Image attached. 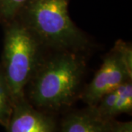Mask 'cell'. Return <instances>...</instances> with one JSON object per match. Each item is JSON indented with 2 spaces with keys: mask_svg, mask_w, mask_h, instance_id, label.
Returning <instances> with one entry per match:
<instances>
[{
  "mask_svg": "<svg viewBox=\"0 0 132 132\" xmlns=\"http://www.w3.org/2000/svg\"><path fill=\"white\" fill-rule=\"evenodd\" d=\"M84 53L54 52L43 57L26 87L25 98L45 112L65 110L80 97L86 70Z\"/></svg>",
  "mask_w": 132,
  "mask_h": 132,
  "instance_id": "6da1fadb",
  "label": "cell"
},
{
  "mask_svg": "<svg viewBox=\"0 0 132 132\" xmlns=\"http://www.w3.org/2000/svg\"><path fill=\"white\" fill-rule=\"evenodd\" d=\"M68 7V0H29L15 19L44 48L84 53L90 48V40L73 22Z\"/></svg>",
  "mask_w": 132,
  "mask_h": 132,
  "instance_id": "7a4b0ae2",
  "label": "cell"
},
{
  "mask_svg": "<svg viewBox=\"0 0 132 132\" xmlns=\"http://www.w3.org/2000/svg\"><path fill=\"white\" fill-rule=\"evenodd\" d=\"M43 49L18 19L5 24L1 67L14 104L25 98L26 87L44 57Z\"/></svg>",
  "mask_w": 132,
  "mask_h": 132,
  "instance_id": "3957f363",
  "label": "cell"
},
{
  "mask_svg": "<svg viewBox=\"0 0 132 132\" xmlns=\"http://www.w3.org/2000/svg\"><path fill=\"white\" fill-rule=\"evenodd\" d=\"M132 68L116 46L104 57L103 63L90 83L81 90L80 98L87 106H95L104 95L128 81H131Z\"/></svg>",
  "mask_w": 132,
  "mask_h": 132,
  "instance_id": "277c9868",
  "label": "cell"
},
{
  "mask_svg": "<svg viewBox=\"0 0 132 132\" xmlns=\"http://www.w3.org/2000/svg\"><path fill=\"white\" fill-rule=\"evenodd\" d=\"M5 128L7 132H55L56 121L52 114L35 108L24 98L14 104Z\"/></svg>",
  "mask_w": 132,
  "mask_h": 132,
  "instance_id": "5b68a950",
  "label": "cell"
},
{
  "mask_svg": "<svg viewBox=\"0 0 132 132\" xmlns=\"http://www.w3.org/2000/svg\"><path fill=\"white\" fill-rule=\"evenodd\" d=\"M60 132H111V120L101 118L95 106H87L66 115Z\"/></svg>",
  "mask_w": 132,
  "mask_h": 132,
  "instance_id": "8992f818",
  "label": "cell"
},
{
  "mask_svg": "<svg viewBox=\"0 0 132 132\" xmlns=\"http://www.w3.org/2000/svg\"><path fill=\"white\" fill-rule=\"evenodd\" d=\"M13 101L0 65V125L6 127L13 109Z\"/></svg>",
  "mask_w": 132,
  "mask_h": 132,
  "instance_id": "52a82bcc",
  "label": "cell"
},
{
  "mask_svg": "<svg viewBox=\"0 0 132 132\" xmlns=\"http://www.w3.org/2000/svg\"><path fill=\"white\" fill-rule=\"evenodd\" d=\"M118 89L119 96L112 111V119H114L120 114H131L132 112L131 81H128L120 85Z\"/></svg>",
  "mask_w": 132,
  "mask_h": 132,
  "instance_id": "ba28073f",
  "label": "cell"
},
{
  "mask_svg": "<svg viewBox=\"0 0 132 132\" xmlns=\"http://www.w3.org/2000/svg\"><path fill=\"white\" fill-rule=\"evenodd\" d=\"M29 0H0V21L7 24L13 21Z\"/></svg>",
  "mask_w": 132,
  "mask_h": 132,
  "instance_id": "9c48e42d",
  "label": "cell"
},
{
  "mask_svg": "<svg viewBox=\"0 0 132 132\" xmlns=\"http://www.w3.org/2000/svg\"><path fill=\"white\" fill-rule=\"evenodd\" d=\"M111 132H132L131 121L120 122L114 119L111 120Z\"/></svg>",
  "mask_w": 132,
  "mask_h": 132,
  "instance_id": "30bf717a",
  "label": "cell"
}]
</instances>
